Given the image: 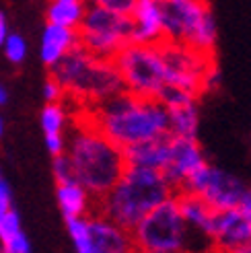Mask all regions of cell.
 Segmentation results:
<instances>
[{
	"label": "cell",
	"mask_w": 251,
	"mask_h": 253,
	"mask_svg": "<svg viewBox=\"0 0 251 253\" xmlns=\"http://www.w3.org/2000/svg\"><path fill=\"white\" fill-rule=\"evenodd\" d=\"M74 118L91 124L122 148L169 132L165 105L157 97L130 91H120L89 107H77Z\"/></svg>",
	"instance_id": "obj_1"
},
{
	"label": "cell",
	"mask_w": 251,
	"mask_h": 253,
	"mask_svg": "<svg viewBox=\"0 0 251 253\" xmlns=\"http://www.w3.org/2000/svg\"><path fill=\"white\" fill-rule=\"evenodd\" d=\"M171 194H175L173 187L159 169L126 165L120 179L101 198H95L91 212L114 220L126 231H132L148 210Z\"/></svg>",
	"instance_id": "obj_2"
},
{
	"label": "cell",
	"mask_w": 251,
	"mask_h": 253,
	"mask_svg": "<svg viewBox=\"0 0 251 253\" xmlns=\"http://www.w3.org/2000/svg\"><path fill=\"white\" fill-rule=\"evenodd\" d=\"M77 181L93 198H101L126 169L124 148L111 142L91 124L74 118V134L68 148Z\"/></svg>",
	"instance_id": "obj_3"
},
{
	"label": "cell",
	"mask_w": 251,
	"mask_h": 253,
	"mask_svg": "<svg viewBox=\"0 0 251 253\" xmlns=\"http://www.w3.org/2000/svg\"><path fill=\"white\" fill-rule=\"evenodd\" d=\"M49 77H54L64 91L62 101H74L77 107L95 105L124 91L114 60L97 58L81 45L72 47L64 58L49 66Z\"/></svg>",
	"instance_id": "obj_4"
},
{
	"label": "cell",
	"mask_w": 251,
	"mask_h": 253,
	"mask_svg": "<svg viewBox=\"0 0 251 253\" xmlns=\"http://www.w3.org/2000/svg\"><path fill=\"white\" fill-rule=\"evenodd\" d=\"M167 42L185 43L204 54H214L216 23L208 0H157Z\"/></svg>",
	"instance_id": "obj_5"
},
{
	"label": "cell",
	"mask_w": 251,
	"mask_h": 253,
	"mask_svg": "<svg viewBox=\"0 0 251 253\" xmlns=\"http://www.w3.org/2000/svg\"><path fill=\"white\" fill-rule=\"evenodd\" d=\"M134 249L144 253H179L187 245V224L171 194L148 210L130 231Z\"/></svg>",
	"instance_id": "obj_6"
},
{
	"label": "cell",
	"mask_w": 251,
	"mask_h": 253,
	"mask_svg": "<svg viewBox=\"0 0 251 253\" xmlns=\"http://www.w3.org/2000/svg\"><path fill=\"white\" fill-rule=\"evenodd\" d=\"M114 64L122 77L124 91L140 97H157L167 84L165 62L159 52V45L126 43L114 56Z\"/></svg>",
	"instance_id": "obj_7"
},
{
	"label": "cell",
	"mask_w": 251,
	"mask_h": 253,
	"mask_svg": "<svg viewBox=\"0 0 251 253\" xmlns=\"http://www.w3.org/2000/svg\"><path fill=\"white\" fill-rule=\"evenodd\" d=\"M130 15L86 4L84 15L77 27L79 45L97 58L114 60L120 49L130 43Z\"/></svg>",
	"instance_id": "obj_8"
},
{
	"label": "cell",
	"mask_w": 251,
	"mask_h": 253,
	"mask_svg": "<svg viewBox=\"0 0 251 253\" xmlns=\"http://www.w3.org/2000/svg\"><path fill=\"white\" fill-rule=\"evenodd\" d=\"M159 52L165 62V72H167V84H175L179 88H185L194 95H202L204 88V74L214 64V54H204L200 49H194L185 43L177 42H161Z\"/></svg>",
	"instance_id": "obj_9"
},
{
	"label": "cell",
	"mask_w": 251,
	"mask_h": 253,
	"mask_svg": "<svg viewBox=\"0 0 251 253\" xmlns=\"http://www.w3.org/2000/svg\"><path fill=\"white\" fill-rule=\"evenodd\" d=\"M179 189L204 198L212 206V210H224V208H235L241 204V200L247 192V185L239 177L231 175L229 171H222L218 167H212L208 163H204L202 167H198L187 177Z\"/></svg>",
	"instance_id": "obj_10"
},
{
	"label": "cell",
	"mask_w": 251,
	"mask_h": 253,
	"mask_svg": "<svg viewBox=\"0 0 251 253\" xmlns=\"http://www.w3.org/2000/svg\"><path fill=\"white\" fill-rule=\"evenodd\" d=\"M206 237L216 251L241 253L251 243V222L239 206L214 210Z\"/></svg>",
	"instance_id": "obj_11"
},
{
	"label": "cell",
	"mask_w": 251,
	"mask_h": 253,
	"mask_svg": "<svg viewBox=\"0 0 251 253\" xmlns=\"http://www.w3.org/2000/svg\"><path fill=\"white\" fill-rule=\"evenodd\" d=\"M204 163H206L204 150L198 144L196 138L173 136L171 155H169L167 165L161 169V173L165 175V179L173 187V192H177L187 177H190L198 167H202Z\"/></svg>",
	"instance_id": "obj_12"
},
{
	"label": "cell",
	"mask_w": 251,
	"mask_h": 253,
	"mask_svg": "<svg viewBox=\"0 0 251 253\" xmlns=\"http://www.w3.org/2000/svg\"><path fill=\"white\" fill-rule=\"evenodd\" d=\"M89 218V253H128L134 249L130 231L101 214H86Z\"/></svg>",
	"instance_id": "obj_13"
},
{
	"label": "cell",
	"mask_w": 251,
	"mask_h": 253,
	"mask_svg": "<svg viewBox=\"0 0 251 253\" xmlns=\"http://www.w3.org/2000/svg\"><path fill=\"white\" fill-rule=\"evenodd\" d=\"M130 21H132V29H130L132 43L159 45L161 42H165L161 8L157 0H136V4L130 12Z\"/></svg>",
	"instance_id": "obj_14"
},
{
	"label": "cell",
	"mask_w": 251,
	"mask_h": 253,
	"mask_svg": "<svg viewBox=\"0 0 251 253\" xmlns=\"http://www.w3.org/2000/svg\"><path fill=\"white\" fill-rule=\"evenodd\" d=\"M171 140L173 136L161 134L148 140L136 142L124 148V159L126 165H136V167H148V169H163L167 165L169 155H171Z\"/></svg>",
	"instance_id": "obj_15"
},
{
	"label": "cell",
	"mask_w": 251,
	"mask_h": 253,
	"mask_svg": "<svg viewBox=\"0 0 251 253\" xmlns=\"http://www.w3.org/2000/svg\"><path fill=\"white\" fill-rule=\"evenodd\" d=\"M79 45V33L72 27H62V25L47 23V27L42 37V60L49 68L54 66L60 58H64L72 47Z\"/></svg>",
	"instance_id": "obj_16"
},
{
	"label": "cell",
	"mask_w": 251,
	"mask_h": 253,
	"mask_svg": "<svg viewBox=\"0 0 251 253\" xmlns=\"http://www.w3.org/2000/svg\"><path fill=\"white\" fill-rule=\"evenodd\" d=\"M175 198H177V206H179V212L187 224V229H196L202 235H206L210 220H212V214H214L212 206L198 194L181 192V189L175 192Z\"/></svg>",
	"instance_id": "obj_17"
},
{
	"label": "cell",
	"mask_w": 251,
	"mask_h": 253,
	"mask_svg": "<svg viewBox=\"0 0 251 253\" xmlns=\"http://www.w3.org/2000/svg\"><path fill=\"white\" fill-rule=\"evenodd\" d=\"M56 194H58V204H60L62 214H64V218L91 214L95 198L89 192H86V189L79 181L58 183Z\"/></svg>",
	"instance_id": "obj_18"
},
{
	"label": "cell",
	"mask_w": 251,
	"mask_h": 253,
	"mask_svg": "<svg viewBox=\"0 0 251 253\" xmlns=\"http://www.w3.org/2000/svg\"><path fill=\"white\" fill-rule=\"evenodd\" d=\"M167 109V124L171 136L181 138H196L200 128V113H198V99L187 103L171 105Z\"/></svg>",
	"instance_id": "obj_19"
},
{
	"label": "cell",
	"mask_w": 251,
	"mask_h": 253,
	"mask_svg": "<svg viewBox=\"0 0 251 253\" xmlns=\"http://www.w3.org/2000/svg\"><path fill=\"white\" fill-rule=\"evenodd\" d=\"M84 0H52L47 6V23L77 29L84 15Z\"/></svg>",
	"instance_id": "obj_20"
},
{
	"label": "cell",
	"mask_w": 251,
	"mask_h": 253,
	"mask_svg": "<svg viewBox=\"0 0 251 253\" xmlns=\"http://www.w3.org/2000/svg\"><path fill=\"white\" fill-rule=\"evenodd\" d=\"M66 107L62 105V101H54L47 103L42 111V128L45 134H62V128L66 124Z\"/></svg>",
	"instance_id": "obj_21"
},
{
	"label": "cell",
	"mask_w": 251,
	"mask_h": 253,
	"mask_svg": "<svg viewBox=\"0 0 251 253\" xmlns=\"http://www.w3.org/2000/svg\"><path fill=\"white\" fill-rule=\"evenodd\" d=\"M66 226L74 243V249L79 253H89L91 247H89V218H86V214L66 218Z\"/></svg>",
	"instance_id": "obj_22"
},
{
	"label": "cell",
	"mask_w": 251,
	"mask_h": 253,
	"mask_svg": "<svg viewBox=\"0 0 251 253\" xmlns=\"http://www.w3.org/2000/svg\"><path fill=\"white\" fill-rule=\"evenodd\" d=\"M54 177H56V183L77 181V177H74V169H72V163H70V159H68L66 153L54 157Z\"/></svg>",
	"instance_id": "obj_23"
},
{
	"label": "cell",
	"mask_w": 251,
	"mask_h": 253,
	"mask_svg": "<svg viewBox=\"0 0 251 253\" xmlns=\"http://www.w3.org/2000/svg\"><path fill=\"white\" fill-rule=\"evenodd\" d=\"M4 52H6V58L10 62H15V64H19V62H23L25 54H27V45H25V40L21 35H6L4 40Z\"/></svg>",
	"instance_id": "obj_24"
},
{
	"label": "cell",
	"mask_w": 251,
	"mask_h": 253,
	"mask_svg": "<svg viewBox=\"0 0 251 253\" xmlns=\"http://www.w3.org/2000/svg\"><path fill=\"white\" fill-rule=\"evenodd\" d=\"M21 231V224H19V216L17 212H12L10 208L2 214V218H0V241H8L12 235H17Z\"/></svg>",
	"instance_id": "obj_25"
},
{
	"label": "cell",
	"mask_w": 251,
	"mask_h": 253,
	"mask_svg": "<svg viewBox=\"0 0 251 253\" xmlns=\"http://www.w3.org/2000/svg\"><path fill=\"white\" fill-rule=\"evenodd\" d=\"M86 4H93V6H101L107 10H114L120 12V15H130L136 0H84Z\"/></svg>",
	"instance_id": "obj_26"
},
{
	"label": "cell",
	"mask_w": 251,
	"mask_h": 253,
	"mask_svg": "<svg viewBox=\"0 0 251 253\" xmlns=\"http://www.w3.org/2000/svg\"><path fill=\"white\" fill-rule=\"evenodd\" d=\"M2 251H8V253H29L31 251V245L27 241V237H25L19 231L17 235H12L8 241L2 243Z\"/></svg>",
	"instance_id": "obj_27"
},
{
	"label": "cell",
	"mask_w": 251,
	"mask_h": 253,
	"mask_svg": "<svg viewBox=\"0 0 251 253\" xmlns=\"http://www.w3.org/2000/svg\"><path fill=\"white\" fill-rule=\"evenodd\" d=\"M43 95L47 99V103H54V101H62V99H64V91H62V86L58 84V81L54 77H47Z\"/></svg>",
	"instance_id": "obj_28"
},
{
	"label": "cell",
	"mask_w": 251,
	"mask_h": 253,
	"mask_svg": "<svg viewBox=\"0 0 251 253\" xmlns=\"http://www.w3.org/2000/svg\"><path fill=\"white\" fill-rule=\"evenodd\" d=\"M45 146L54 157L62 155L64 153V138H62V134H45Z\"/></svg>",
	"instance_id": "obj_29"
},
{
	"label": "cell",
	"mask_w": 251,
	"mask_h": 253,
	"mask_svg": "<svg viewBox=\"0 0 251 253\" xmlns=\"http://www.w3.org/2000/svg\"><path fill=\"white\" fill-rule=\"evenodd\" d=\"M10 208V192L8 187L0 181V218H2V214Z\"/></svg>",
	"instance_id": "obj_30"
},
{
	"label": "cell",
	"mask_w": 251,
	"mask_h": 253,
	"mask_svg": "<svg viewBox=\"0 0 251 253\" xmlns=\"http://www.w3.org/2000/svg\"><path fill=\"white\" fill-rule=\"evenodd\" d=\"M239 208L243 210V214H245V216L249 218V222H251V187H247V192H245V196L241 200Z\"/></svg>",
	"instance_id": "obj_31"
},
{
	"label": "cell",
	"mask_w": 251,
	"mask_h": 253,
	"mask_svg": "<svg viewBox=\"0 0 251 253\" xmlns=\"http://www.w3.org/2000/svg\"><path fill=\"white\" fill-rule=\"evenodd\" d=\"M6 40V21H4V15L0 12V45L4 43Z\"/></svg>",
	"instance_id": "obj_32"
},
{
	"label": "cell",
	"mask_w": 251,
	"mask_h": 253,
	"mask_svg": "<svg viewBox=\"0 0 251 253\" xmlns=\"http://www.w3.org/2000/svg\"><path fill=\"white\" fill-rule=\"evenodd\" d=\"M2 103H6V91L0 86V105H2Z\"/></svg>",
	"instance_id": "obj_33"
},
{
	"label": "cell",
	"mask_w": 251,
	"mask_h": 253,
	"mask_svg": "<svg viewBox=\"0 0 251 253\" xmlns=\"http://www.w3.org/2000/svg\"><path fill=\"white\" fill-rule=\"evenodd\" d=\"M0 134H2V122H0Z\"/></svg>",
	"instance_id": "obj_34"
}]
</instances>
